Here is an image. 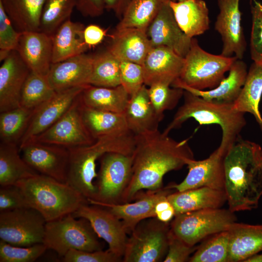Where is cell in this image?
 <instances>
[{
	"label": "cell",
	"mask_w": 262,
	"mask_h": 262,
	"mask_svg": "<svg viewBox=\"0 0 262 262\" xmlns=\"http://www.w3.org/2000/svg\"><path fill=\"white\" fill-rule=\"evenodd\" d=\"M189 140L176 141L159 130L135 135L131 177L121 203L134 200L143 190L163 188L166 173L181 169L194 159Z\"/></svg>",
	"instance_id": "obj_1"
},
{
	"label": "cell",
	"mask_w": 262,
	"mask_h": 262,
	"mask_svg": "<svg viewBox=\"0 0 262 262\" xmlns=\"http://www.w3.org/2000/svg\"><path fill=\"white\" fill-rule=\"evenodd\" d=\"M224 191L233 213L257 208L262 196V147L240 137L224 159Z\"/></svg>",
	"instance_id": "obj_2"
},
{
	"label": "cell",
	"mask_w": 262,
	"mask_h": 262,
	"mask_svg": "<svg viewBox=\"0 0 262 262\" xmlns=\"http://www.w3.org/2000/svg\"><path fill=\"white\" fill-rule=\"evenodd\" d=\"M135 145V135L129 131L103 136L89 145L68 148L69 159L66 183L87 199L95 200L97 161L107 152L132 155Z\"/></svg>",
	"instance_id": "obj_3"
},
{
	"label": "cell",
	"mask_w": 262,
	"mask_h": 262,
	"mask_svg": "<svg viewBox=\"0 0 262 262\" xmlns=\"http://www.w3.org/2000/svg\"><path fill=\"white\" fill-rule=\"evenodd\" d=\"M183 97L182 105L163 132L168 135L172 130L179 128L190 118H193L201 125H218L221 128L222 136L217 148L226 154L241 137L240 132L246 124L245 113L234 110L233 103L205 100L185 90Z\"/></svg>",
	"instance_id": "obj_4"
},
{
	"label": "cell",
	"mask_w": 262,
	"mask_h": 262,
	"mask_svg": "<svg viewBox=\"0 0 262 262\" xmlns=\"http://www.w3.org/2000/svg\"><path fill=\"white\" fill-rule=\"evenodd\" d=\"M28 206L39 212L46 222L73 213L87 199L65 182L38 174L18 181Z\"/></svg>",
	"instance_id": "obj_5"
},
{
	"label": "cell",
	"mask_w": 262,
	"mask_h": 262,
	"mask_svg": "<svg viewBox=\"0 0 262 262\" xmlns=\"http://www.w3.org/2000/svg\"><path fill=\"white\" fill-rule=\"evenodd\" d=\"M90 222L72 213L47 222L43 244L48 249L63 258L71 249L86 251L103 250V246Z\"/></svg>",
	"instance_id": "obj_6"
},
{
	"label": "cell",
	"mask_w": 262,
	"mask_h": 262,
	"mask_svg": "<svg viewBox=\"0 0 262 262\" xmlns=\"http://www.w3.org/2000/svg\"><path fill=\"white\" fill-rule=\"evenodd\" d=\"M237 58L210 53L203 49L198 41L192 38L190 49L184 57V64L178 80L194 89L204 90L217 87L225 78Z\"/></svg>",
	"instance_id": "obj_7"
},
{
	"label": "cell",
	"mask_w": 262,
	"mask_h": 262,
	"mask_svg": "<svg viewBox=\"0 0 262 262\" xmlns=\"http://www.w3.org/2000/svg\"><path fill=\"white\" fill-rule=\"evenodd\" d=\"M235 213L228 209H206L176 215L171 230L188 245L194 246L217 233L228 230L236 222Z\"/></svg>",
	"instance_id": "obj_8"
},
{
	"label": "cell",
	"mask_w": 262,
	"mask_h": 262,
	"mask_svg": "<svg viewBox=\"0 0 262 262\" xmlns=\"http://www.w3.org/2000/svg\"><path fill=\"white\" fill-rule=\"evenodd\" d=\"M170 230L169 223L156 217L142 221L128 238L123 262H163L168 249Z\"/></svg>",
	"instance_id": "obj_9"
},
{
	"label": "cell",
	"mask_w": 262,
	"mask_h": 262,
	"mask_svg": "<svg viewBox=\"0 0 262 262\" xmlns=\"http://www.w3.org/2000/svg\"><path fill=\"white\" fill-rule=\"evenodd\" d=\"M98 161L100 166L95 182L96 198L92 200L104 203H121L131 177L132 154L107 152Z\"/></svg>",
	"instance_id": "obj_10"
},
{
	"label": "cell",
	"mask_w": 262,
	"mask_h": 262,
	"mask_svg": "<svg viewBox=\"0 0 262 262\" xmlns=\"http://www.w3.org/2000/svg\"><path fill=\"white\" fill-rule=\"evenodd\" d=\"M46 222L39 212L31 207L1 212L0 240L20 246L43 243Z\"/></svg>",
	"instance_id": "obj_11"
},
{
	"label": "cell",
	"mask_w": 262,
	"mask_h": 262,
	"mask_svg": "<svg viewBox=\"0 0 262 262\" xmlns=\"http://www.w3.org/2000/svg\"><path fill=\"white\" fill-rule=\"evenodd\" d=\"M80 95L58 121L45 131L30 139L67 148L87 146L95 142L96 140L82 120Z\"/></svg>",
	"instance_id": "obj_12"
},
{
	"label": "cell",
	"mask_w": 262,
	"mask_h": 262,
	"mask_svg": "<svg viewBox=\"0 0 262 262\" xmlns=\"http://www.w3.org/2000/svg\"><path fill=\"white\" fill-rule=\"evenodd\" d=\"M19 148L25 162L39 174L66 183L69 159L67 148L33 139Z\"/></svg>",
	"instance_id": "obj_13"
},
{
	"label": "cell",
	"mask_w": 262,
	"mask_h": 262,
	"mask_svg": "<svg viewBox=\"0 0 262 262\" xmlns=\"http://www.w3.org/2000/svg\"><path fill=\"white\" fill-rule=\"evenodd\" d=\"M72 214L87 219L98 236L107 243L108 249L123 258L128 237L121 220L107 208L89 203L82 205Z\"/></svg>",
	"instance_id": "obj_14"
},
{
	"label": "cell",
	"mask_w": 262,
	"mask_h": 262,
	"mask_svg": "<svg viewBox=\"0 0 262 262\" xmlns=\"http://www.w3.org/2000/svg\"><path fill=\"white\" fill-rule=\"evenodd\" d=\"M240 0H217L219 13L214 27L221 35L223 42L221 54L242 59L246 43L241 24Z\"/></svg>",
	"instance_id": "obj_15"
},
{
	"label": "cell",
	"mask_w": 262,
	"mask_h": 262,
	"mask_svg": "<svg viewBox=\"0 0 262 262\" xmlns=\"http://www.w3.org/2000/svg\"><path fill=\"white\" fill-rule=\"evenodd\" d=\"M225 155L217 148L205 159H190L186 164L188 172L185 179L179 184L166 187L180 192L200 187L224 190Z\"/></svg>",
	"instance_id": "obj_16"
},
{
	"label": "cell",
	"mask_w": 262,
	"mask_h": 262,
	"mask_svg": "<svg viewBox=\"0 0 262 262\" xmlns=\"http://www.w3.org/2000/svg\"><path fill=\"white\" fill-rule=\"evenodd\" d=\"M171 190L166 187L155 191H142L137 194L133 202L110 204L87 200L89 204L108 209L121 220L127 233H131L142 221L156 217L155 208L157 203L171 193Z\"/></svg>",
	"instance_id": "obj_17"
},
{
	"label": "cell",
	"mask_w": 262,
	"mask_h": 262,
	"mask_svg": "<svg viewBox=\"0 0 262 262\" xmlns=\"http://www.w3.org/2000/svg\"><path fill=\"white\" fill-rule=\"evenodd\" d=\"M166 0L149 25L147 35L152 47H167L184 58L188 52L192 38L181 30Z\"/></svg>",
	"instance_id": "obj_18"
},
{
	"label": "cell",
	"mask_w": 262,
	"mask_h": 262,
	"mask_svg": "<svg viewBox=\"0 0 262 262\" xmlns=\"http://www.w3.org/2000/svg\"><path fill=\"white\" fill-rule=\"evenodd\" d=\"M88 85L56 92L50 99L36 108L19 146L42 133L58 121Z\"/></svg>",
	"instance_id": "obj_19"
},
{
	"label": "cell",
	"mask_w": 262,
	"mask_h": 262,
	"mask_svg": "<svg viewBox=\"0 0 262 262\" xmlns=\"http://www.w3.org/2000/svg\"><path fill=\"white\" fill-rule=\"evenodd\" d=\"M31 70L16 50L0 67V112L20 106L21 91Z\"/></svg>",
	"instance_id": "obj_20"
},
{
	"label": "cell",
	"mask_w": 262,
	"mask_h": 262,
	"mask_svg": "<svg viewBox=\"0 0 262 262\" xmlns=\"http://www.w3.org/2000/svg\"><path fill=\"white\" fill-rule=\"evenodd\" d=\"M184 64V58L172 49L164 46L152 47L142 66L145 84L164 83L171 86L180 78Z\"/></svg>",
	"instance_id": "obj_21"
},
{
	"label": "cell",
	"mask_w": 262,
	"mask_h": 262,
	"mask_svg": "<svg viewBox=\"0 0 262 262\" xmlns=\"http://www.w3.org/2000/svg\"><path fill=\"white\" fill-rule=\"evenodd\" d=\"M93 56L83 53L59 62L52 63L47 75L56 92L89 84Z\"/></svg>",
	"instance_id": "obj_22"
},
{
	"label": "cell",
	"mask_w": 262,
	"mask_h": 262,
	"mask_svg": "<svg viewBox=\"0 0 262 262\" xmlns=\"http://www.w3.org/2000/svg\"><path fill=\"white\" fill-rule=\"evenodd\" d=\"M16 50L31 71L47 76L52 64V36L40 31L21 33Z\"/></svg>",
	"instance_id": "obj_23"
},
{
	"label": "cell",
	"mask_w": 262,
	"mask_h": 262,
	"mask_svg": "<svg viewBox=\"0 0 262 262\" xmlns=\"http://www.w3.org/2000/svg\"><path fill=\"white\" fill-rule=\"evenodd\" d=\"M247 72L246 64L242 59H237L232 65L228 76L214 88L209 90L194 89L182 83L178 79L175 81L171 86L188 91L205 100L233 103L241 92Z\"/></svg>",
	"instance_id": "obj_24"
},
{
	"label": "cell",
	"mask_w": 262,
	"mask_h": 262,
	"mask_svg": "<svg viewBox=\"0 0 262 262\" xmlns=\"http://www.w3.org/2000/svg\"><path fill=\"white\" fill-rule=\"evenodd\" d=\"M152 47L146 31L125 28L115 29L107 49L120 61L142 65Z\"/></svg>",
	"instance_id": "obj_25"
},
{
	"label": "cell",
	"mask_w": 262,
	"mask_h": 262,
	"mask_svg": "<svg viewBox=\"0 0 262 262\" xmlns=\"http://www.w3.org/2000/svg\"><path fill=\"white\" fill-rule=\"evenodd\" d=\"M124 115L128 129L135 135L158 130L163 120L151 102L145 84L130 96Z\"/></svg>",
	"instance_id": "obj_26"
},
{
	"label": "cell",
	"mask_w": 262,
	"mask_h": 262,
	"mask_svg": "<svg viewBox=\"0 0 262 262\" xmlns=\"http://www.w3.org/2000/svg\"><path fill=\"white\" fill-rule=\"evenodd\" d=\"M228 231V262H244L262 251V224L250 225L235 222Z\"/></svg>",
	"instance_id": "obj_27"
},
{
	"label": "cell",
	"mask_w": 262,
	"mask_h": 262,
	"mask_svg": "<svg viewBox=\"0 0 262 262\" xmlns=\"http://www.w3.org/2000/svg\"><path fill=\"white\" fill-rule=\"evenodd\" d=\"M173 206L175 215L206 209L220 208L227 202L224 190L207 187L177 191L167 196Z\"/></svg>",
	"instance_id": "obj_28"
},
{
	"label": "cell",
	"mask_w": 262,
	"mask_h": 262,
	"mask_svg": "<svg viewBox=\"0 0 262 262\" xmlns=\"http://www.w3.org/2000/svg\"><path fill=\"white\" fill-rule=\"evenodd\" d=\"M176 20L190 38L204 33L210 28L209 10L204 0H170Z\"/></svg>",
	"instance_id": "obj_29"
},
{
	"label": "cell",
	"mask_w": 262,
	"mask_h": 262,
	"mask_svg": "<svg viewBox=\"0 0 262 262\" xmlns=\"http://www.w3.org/2000/svg\"><path fill=\"white\" fill-rule=\"evenodd\" d=\"M84 28L70 18L59 27L52 36V63L84 53L90 48L84 41Z\"/></svg>",
	"instance_id": "obj_30"
},
{
	"label": "cell",
	"mask_w": 262,
	"mask_h": 262,
	"mask_svg": "<svg viewBox=\"0 0 262 262\" xmlns=\"http://www.w3.org/2000/svg\"><path fill=\"white\" fill-rule=\"evenodd\" d=\"M80 110L83 123L95 140L108 135L130 131L124 113L90 108L83 105L81 101Z\"/></svg>",
	"instance_id": "obj_31"
},
{
	"label": "cell",
	"mask_w": 262,
	"mask_h": 262,
	"mask_svg": "<svg viewBox=\"0 0 262 262\" xmlns=\"http://www.w3.org/2000/svg\"><path fill=\"white\" fill-rule=\"evenodd\" d=\"M80 97L82 103L87 107L117 113H124L130 97L121 85L106 87L90 84Z\"/></svg>",
	"instance_id": "obj_32"
},
{
	"label": "cell",
	"mask_w": 262,
	"mask_h": 262,
	"mask_svg": "<svg viewBox=\"0 0 262 262\" xmlns=\"http://www.w3.org/2000/svg\"><path fill=\"white\" fill-rule=\"evenodd\" d=\"M46 0H0L15 29L20 33L39 31Z\"/></svg>",
	"instance_id": "obj_33"
},
{
	"label": "cell",
	"mask_w": 262,
	"mask_h": 262,
	"mask_svg": "<svg viewBox=\"0 0 262 262\" xmlns=\"http://www.w3.org/2000/svg\"><path fill=\"white\" fill-rule=\"evenodd\" d=\"M262 96V65L253 62L247 72L241 92L233 103L237 111L252 114L262 132V117L259 105Z\"/></svg>",
	"instance_id": "obj_34"
},
{
	"label": "cell",
	"mask_w": 262,
	"mask_h": 262,
	"mask_svg": "<svg viewBox=\"0 0 262 262\" xmlns=\"http://www.w3.org/2000/svg\"><path fill=\"white\" fill-rule=\"evenodd\" d=\"M39 173L20 156L19 146L0 143V185H16Z\"/></svg>",
	"instance_id": "obj_35"
},
{
	"label": "cell",
	"mask_w": 262,
	"mask_h": 262,
	"mask_svg": "<svg viewBox=\"0 0 262 262\" xmlns=\"http://www.w3.org/2000/svg\"><path fill=\"white\" fill-rule=\"evenodd\" d=\"M166 0H129L116 29L135 28L145 31Z\"/></svg>",
	"instance_id": "obj_36"
},
{
	"label": "cell",
	"mask_w": 262,
	"mask_h": 262,
	"mask_svg": "<svg viewBox=\"0 0 262 262\" xmlns=\"http://www.w3.org/2000/svg\"><path fill=\"white\" fill-rule=\"evenodd\" d=\"M34 110L19 106L0 112V143L19 146Z\"/></svg>",
	"instance_id": "obj_37"
},
{
	"label": "cell",
	"mask_w": 262,
	"mask_h": 262,
	"mask_svg": "<svg viewBox=\"0 0 262 262\" xmlns=\"http://www.w3.org/2000/svg\"><path fill=\"white\" fill-rule=\"evenodd\" d=\"M120 67V61L107 49L93 55L89 84L106 87L121 85Z\"/></svg>",
	"instance_id": "obj_38"
},
{
	"label": "cell",
	"mask_w": 262,
	"mask_h": 262,
	"mask_svg": "<svg viewBox=\"0 0 262 262\" xmlns=\"http://www.w3.org/2000/svg\"><path fill=\"white\" fill-rule=\"evenodd\" d=\"M56 93L50 85L47 76L31 71L21 91L20 105L35 109L52 98Z\"/></svg>",
	"instance_id": "obj_39"
},
{
	"label": "cell",
	"mask_w": 262,
	"mask_h": 262,
	"mask_svg": "<svg viewBox=\"0 0 262 262\" xmlns=\"http://www.w3.org/2000/svg\"><path fill=\"white\" fill-rule=\"evenodd\" d=\"M75 7V0H46L39 31L52 36L59 27L70 18Z\"/></svg>",
	"instance_id": "obj_40"
},
{
	"label": "cell",
	"mask_w": 262,
	"mask_h": 262,
	"mask_svg": "<svg viewBox=\"0 0 262 262\" xmlns=\"http://www.w3.org/2000/svg\"><path fill=\"white\" fill-rule=\"evenodd\" d=\"M229 234L221 231L208 237L190 258V262H228Z\"/></svg>",
	"instance_id": "obj_41"
},
{
	"label": "cell",
	"mask_w": 262,
	"mask_h": 262,
	"mask_svg": "<svg viewBox=\"0 0 262 262\" xmlns=\"http://www.w3.org/2000/svg\"><path fill=\"white\" fill-rule=\"evenodd\" d=\"M148 88L151 102L157 115L163 119L164 112L173 109L183 96L184 90L164 83H156Z\"/></svg>",
	"instance_id": "obj_42"
},
{
	"label": "cell",
	"mask_w": 262,
	"mask_h": 262,
	"mask_svg": "<svg viewBox=\"0 0 262 262\" xmlns=\"http://www.w3.org/2000/svg\"><path fill=\"white\" fill-rule=\"evenodd\" d=\"M43 244L20 246L0 240V262H33L47 250Z\"/></svg>",
	"instance_id": "obj_43"
},
{
	"label": "cell",
	"mask_w": 262,
	"mask_h": 262,
	"mask_svg": "<svg viewBox=\"0 0 262 262\" xmlns=\"http://www.w3.org/2000/svg\"><path fill=\"white\" fill-rule=\"evenodd\" d=\"M252 29L250 37L251 58L254 63L262 65V4L250 0Z\"/></svg>",
	"instance_id": "obj_44"
},
{
	"label": "cell",
	"mask_w": 262,
	"mask_h": 262,
	"mask_svg": "<svg viewBox=\"0 0 262 262\" xmlns=\"http://www.w3.org/2000/svg\"><path fill=\"white\" fill-rule=\"evenodd\" d=\"M120 82L130 96L145 84V74L142 65L120 61Z\"/></svg>",
	"instance_id": "obj_45"
},
{
	"label": "cell",
	"mask_w": 262,
	"mask_h": 262,
	"mask_svg": "<svg viewBox=\"0 0 262 262\" xmlns=\"http://www.w3.org/2000/svg\"><path fill=\"white\" fill-rule=\"evenodd\" d=\"M64 262H118L123 258L116 255L109 249L95 251H86L71 249L63 257Z\"/></svg>",
	"instance_id": "obj_46"
},
{
	"label": "cell",
	"mask_w": 262,
	"mask_h": 262,
	"mask_svg": "<svg viewBox=\"0 0 262 262\" xmlns=\"http://www.w3.org/2000/svg\"><path fill=\"white\" fill-rule=\"evenodd\" d=\"M197 246H191L177 236L170 229L168 249L163 261L164 262H189L191 254L197 248Z\"/></svg>",
	"instance_id": "obj_47"
},
{
	"label": "cell",
	"mask_w": 262,
	"mask_h": 262,
	"mask_svg": "<svg viewBox=\"0 0 262 262\" xmlns=\"http://www.w3.org/2000/svg\"><path fill=\"white\" fill-rule=\"evenodd\" d=\"M21 33L15 29L0 3V49L16 50Z\"/></svg>",
	"instance_id": "obj_48"
},
{
	"label": "cell",
	"mask_w": 262,
	"mask_h": 262,
	"mask_svg": "<svg viewBox=\"0 0 262 262\" xmlns=\"http://www.w3.org/2000/svg\"><path fill=\"white\" fill-rule=\"evenodd\" d=\"M24 207H29L18 186H0V212Z\"/></svg>",
	"instance_id": "obj_49"
},
{
	"label": "cell",
	"mask_w": 262,
	"mask_h": 262,
	"mask_svg": "<svg viewBox=\"0 0 262 262\" xmlns=\"http://www.w3.org/2000/svg\"><path fill=\"white\" fill-rule=\"evenodd\" d=\"M75 8L84 16H101L105 9L103 0H75Z\"/></svg>",
	"instance_id": "obj_50"
},
{
	"label": "cell",
	"mask_w": 262,
	"mask_h": 262,
	"mask_svg": "<svg viewBox=\"0 0 262 262\" xmlns=\"http://www.w3.org/2000/svg\"><path fill=\"white\" fill-rule=\"evenodd\" d=\"M105 35V31L95 24L89 25L84 30V41L89 48L100 43Z\"/></svg>",
	"instance_id": "obj_51"
},
{
	"label": "cell",
	"mask_w": 262,
	"mask_h": 262,
	"mask_svg": "<svg viewBox=\"0 0 262 262\" xmlns=\"http://www.w3.org/2000/svg\"><path fill=\"white\" fill-rule=\"evenodd\" d=\"M156 217L164 223H169L175 216L174 208L167 196L158 202L155 208Z\"/></svg>",
	"instance_id": "obj_52"
},
{
	"label": "cell",
	"mask_w": 262,
	"mask_h": 262,
	"mask_svg": "<svg viewBox=\"0 0 262 262\" xmlns=\"http://www.w3.org/2000/svg\"><path fill=\"white\" fill-rule=\"evenodd\" d=\"M105 9L113 11L121 16L122 12L129 0H103Z\"/></svg>",
	"instance_id": "obj_53"
},
{
	"label": "cell",
	"mask_w": 262,
	"mask_h": 262,
	"mask_svg": "<svg viewBox=\"0 0 262 262\" xmlns=\"http://www.w3.org/2000/svg\"><path fill=\"white\" fill-rule=\"evenodd\" d=\"M172 1H176L177 0H171Z\"/></svg>",
	"instance_id": "obj_54"
}]
</instances>
